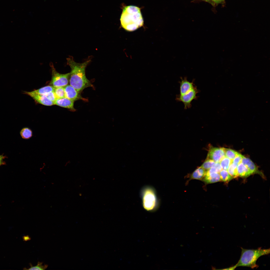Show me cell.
<instances>
[{
	"instance_id": "cell-16",
	"label": "cell",
	"mask_w": 270,
	"mask_h": 270,
	"mask_svg": "<svg viewBox=\"0 0 270 270\" xmlns=\"http://www.w3.org/2000/svg\"><path fill=\"white\" fill-rule=\"evenodd\" d=\"M54 88L52 86H48L43 87L30 92L33 94L45 95L48 93L53 91Z\"/></svg>"
},
{
	"instance_id": "cell-31",
	"label": "cell",
	"mask_w": 270,
	"mask_h": 270,
	"mask_svg": "<svg viewBox=\"0 0 270 270\" xmlns=\"http://www.w3.org/2000/svg\"><path fill=\"white\" fill-rule=\"evenodd\" d=\"M201 0L204 1L205 2H206L209 3H210L211 4H212V2H211V0H194L195 1V0Z\"/></svg>"
},
{
	"instance_id": "cell-32",
	"label": "cell",
	"mask_w": 270,
	"mask_h": 270,
	"mask_svg": "<svg viewBox=\"0 0 270 270\" xmlns=\"http://www.w3.org/2000/svg\"></svg>"
},
{
	"instance_id": "cell-22",
	"label": "cell",
	"mask_w": 270,
	"mask_h": 270,
	"mask_svg": "<svg viewBox=\"0 0 270 270\" xmlns=\"http://www.w3.org/2000/svg\"><path fill=\"white\" fill-rule=\"evenodd\" d=\"M232 161V160L225 156L221 160L220 163L222 169L227 170Z\"/></svg>"
},
{
	"instance_id": "cell-11",
	"label": "cell",
	"mask_w": 270,
	"mask_h": 270,
	"mask_svg": "<svg viewBox=\"0 0 270 270\" xmlns=\"http://www.w3.org/2000/svg\"><path fill=\"white\" fill-rule=\"evenodd\" d=\"M74 101L65 97L62 98L57 99L54 102V104L68 109L74 112L76 110L74 107Z\"/></svg>"
},
{
	"instance_id": "cell-5",
	"label": "cell",
	"mask_w": 270,
	"mask_h": 270,
	"mask_svg": "<svg viewBox=\"0 0 270 270\" xmlns=\"http://www.w3.org/2000/svg\"><path fill=\"white\" fill-rule=\"evenodd\" d=\"M52 72V78L50 84L54 88L64 87L68 84L70 72L61 74L56 70L53 64L50 63Z\"/></svg>"
},
{
	"instance_id": "cell-19",
	"label": "cell",
	"mask_w": 270,
	"mask_h": 270,
	"mask_svg": "<svg viewBox=\"0 0 270 270\" xmlns=\"http://www.w3.org/2000/svg\"><path fill=\"white\" fill-rule=\"evenodd\" d=\"M219 174L221 180L224 182H228L232 178L227 170H222L219 172Z\"/></svg>"
},
{
	"instance_id": "cell-18",
	"label": "cell",
	"mask_w": 270,
	"mask_h": 270,
	"mask_svg": "<svg viewBox=\"0 0 270 270\" xmlns=\"http://www.w3.org/2000/svg\"><path fill=\"white\" fill-rule=\"evenodd\" d=\"M237 165L232 162L227 170L232 178H236L238 176L237 170Z\"/></svg>"
},
{
	"instance_id": "cell-25",
	"label": "cell",
	"mask_w": 270,
	"mask_h": 270,
	"mask_svg": "<svg viewBox=\"0 0 270 270\" xmlns=\"http://www.w3.org/2000/svg\"><path fill=\"white\" fill-rule=\"evenodd\" d=\"M30 267L28 269H26L27 270H45L46 269L48 266L47 264H43V263L41 262H38L37 265L33 266L31 263L30 264Z\"/></svg>"
},
{
	"instance_id": "cell-28",
	"label": "cell",
	"mask_w": 270,
	"mask_h": 270,
	"mask_svg": "<svg viewBox=\"0 0 270 270\" xmlns=\"http://www.w3.org/2000/svg\"><path fill=\"white\" fill-rule=\"evenodd\" d=\"M212 4L213 6L220 4H224L225 0H211Z\"/></svg>"
},
{
	"instance_id": "cell-9",
	"label": "cell",
	"mask_w": 270,
	"mask_h": 270,
	"mask_svg": "<svg viewBox=\"0 0 270 270\" xmlns=\"http://www.w3.org/2000/svg\"><path fill=\"white\" fill-rule=\"evenodd\" d=\"M24 94L31 97L36 102L44 105L50 106L54 105L53 102L50 100L45 95L36 94L30 92L24 91Z\"/></svg>"
},
{
	"instance_id": "cell-12",
	"label": "cell",
	"mask_w": 270,
	"mask_h": 270,
	"mask_svg": "<svg viewBox=\"0 0 270 270\" xmlns=\"http://www.w3.org/2000/svg\"><path fill=\"white\" fill-rule=\"evenodd\" d=\"M202 180L206 184L214 183L221 180L219 173H209L206 172V175Z\"/></svg>"
},
{
	"instance_id": "cell-3",
	"label": "cell",
	"mask_w": 270,
	"mask_h": 270,
	"mask_svg": "<svg viewBox=\"0 0 270 270\" xmlns=\"http://www.w3.org/2000/svg\"><path fill=\"white\" fill-rule=\"evenodd\" d=\"M241 255L238 263L234 266L235 268L238 266H246L252 269L257 268L256 261L260 257L270 253V248L264 249L261 248L256 249H247L241 247Z\"/></svg>"
},
{
	"instance_id": "cell-21",
	"label": "cell",
	"mask_w": 270,
	"mask_h": 270,
	"mask_svg": "<svg viewBox=\"0 0 270 270\" xmlns=\"http://www.w3.org/2000/svg\"><path fill=\"white\" fill-rule=\"evenodd\" d=\"M225 156L232 161L238 152L229 148H224Z\"/></svg>"
},
{
	"instance_id": "cell-20",
	"label": "cell",
	"mask_w": 270,
	"mask_h": 270,
	"mask_svg": "<svg viewBox=\"0 0 270 270\" xmlns=\"http://www.w3.org/2000/svg\"><path fill=\"white\" fill-rule=\"evenodd\" d=\"M54 92L56 99L65 97L64 87H60L54 88Z\"/></svg>"
},
{
	"instance_id": "cell-8",
	"label": "cell",
	"mask_w": 270,
	"mask_h": 270,
	"mask_svg": "<svg viewBox=\"0 0 270 270\" xmlns=\"http://www.w3.org/2000/svg\"><path fill=\"white\" fill-rule=\"evenodd\" d=\"M64 88L65 97L74 102L79 100L86 101V100L82 97L80 93L78 92L73 87L70 85H67Z\"/></svg>"
},
{
	"instance_id": "cell-29",
	"label": "cell",
	"mask_w": 270,
	"mask_h": 270,
	"mask_svg": "<svg viewBox=\"0 0 270 270\" xmlns=\"http://www.w3.org/2000/svg\"><path fill=\"white\" fill-rule=\"evenodd\" d=\"M23 240L25 241H27L30 240L31 239L28 236H24L23 237Z\"/></svg>"
},
{
	"instance_id": "cell-10",
	"label": "cell",
	"mask_w": 270,
	"mask_h": 270,
	"mask_svg": "<svg viewBox=\"0 0 270 270\" xmlns=\"http://www.w3.org/2000/svg\"><path fill=\"white\" fill-rule=\"evenodd\" d=\"M194 82L188 81L186 78H182L180 82V94H185L193 89L195 87Z\"/></svg>"
},
{
	"instance_id": "cell-23",
	"label": "cell",
	"mask_w": 270,
	"mask_h": 270,
	"mask_svg": "<svg viewBox=\"0 0 270 270\" xmlns=\"http://www.w3.org/2000/svg\"><path fill=\"white\" fill-rule=\"evenodd\" d=\"M222 170V168L219 162H216L213 166L210 169L206 171L208 173H218Z\"/></svg>"
},
{
	"instance_id": "cell-24",
	"label": "cell",
	"mask_w": 270,
	"mask_h": 270,
	"mask_svg": "<svg viewBox=\"0 0 270 270\" xmlns=\"http://www.w3.org/2000/svg\"><path fill=\"white\" fill-rule=\"evenodd\" d=\"M215 163L213 160L206 158L201 166L205 170L207 171L212 167Z\"/></svg>"
},
{
	"instance_id": "cell-7",
	"label": "cell",
	"mask_w": 270,
	"mask_h": 270,
	"mask_svg": "<svg viewBox=\"0 0 270 270\" xmlns=\"http://www.w3.org/2000/svg\"><path fill=\"white\" fill-rule=\"evenodd\" d=\"M224 156V148L211 147L209 150L206 158L210 159L215 162H220Z\"/></svg>"
},
{
	"instance_id": "cell-17",
	"label": "cell",
	"mask_w": 270,
	"mask_h": 270,
	"mask_svg": "<svg viewBox=\"0 0 270 270\" xmlns=\"http://www.w3.org/2000/svg\"><path fill=\"white\" fill-rule=\"evenodd\" d=\"M20 134L22 138L25 139H29L33 136L32 131L27 127L22 128L20 131Z\"/></svg>"
},
{
	"instance_id": "cell-14",
	"label": "cell",
	"mask_w": 270,
	"mask_h": 270,
	"mask_svg": "<svg viewBox=\"0 0 270 270\" xmlns=\"http://www.w3.org/2000/svg\"><path fill=\"white\" fill-rule=\"evenodd\" d=\"M241 162L248 168L252 174L258 172V169L257 167L249 158H246L243 156Z\"/></svg>"
},
{
	"instance_id": "cell-26",
	"label": "cell",
	"mask_w": 270,
	"mask_h": 270,
	"mask_svg": "<svg viewBox=\"0 0 270 270\" xmlns=\"http://www.w3.org/2000/svg\"><path fill=\"white\" fill-rule=\"evenodd\" d=\"M243 156L238 152L234 158L232 160V162L237 165L242 162Z\"/></svg>"
},
{
	"instance_id": "cell-4",
	"label": "cell",
	"mask_w": 270,
	"mask_h": 270,
	"mask_svg": "<svg viewBox=\"0 0 270 270\" xmlns=\"http://www.w3.org/2000/svg\"><path fill=\"white\" fill-rule=\"evenodd\" d=\"M142 204L146 210L152 211L156 210L158 202L156 192L154 189L150 187L144 188L142 192Z\"/></svg>"
},
{
	"instance_id": "cell-15",
	"label": "cell",
	"mask_w": 270,
	"mask_h": 270,
	"mask_svg": "<svg viewBox=\"0 0 270 270\" xmlns=\"http://www.w3.org/2000/svg\"><path fill=\"white\" fill-rule=\"evenodd\" d=\"M237 170L238 176L242 177H246L252 174L248 168L242 162L237 166Z\"/></svg>"
},
{
	"instance_id": "cell-2",
	"label": "cell",
	"mask_w": 270,
	"mask_h": 270,
	"mask_svg": "<svg viewBox=\"0 0 270 270\" xmlns=\"http://www.w3.org/2000/svg\"><path fill=\"white\" fill-rule=\"evenodd\" d=\"M120 20L122 28L129 32L134 31L144 24L140 9L132 5L126 6L124 8Z\"/></svg>"
},
{
	"instance_id": "cell-13",
	"label": "cell",
	"mask_w": 270,
	"mask_h": 270,
	"mask_svg": "<svg viewBox=\"0 0 270 270\" xmlns=\"http://www.w3.org/2000/svg\"><path fill=\"white\" fill-rule=\"evenodd\" d=\"M206 171L201 166L196 169L191 174L190 178L201 180L205 176Z\"/></svg>"
},
{
	"instance_id": "cell-27",
	"label": "cell",
	"mask_w": 270,
	"mask_h": 270,
	"mask_svg": "<svg viewBox=\"0 0 270 270\" xmlns=\"http://www.w3.org/2000/svg\"><path fill=\"white\" fill-rule=\"evenodd\" d=\"M45 96H46L49 100L53 102L54 103L57 99L54 91L48 93Z\"/></svg>"
},
{
	"instance_id": "cell-1",
	"label": "cell",
	"mask_w": 270,
	"mask_h": 270,
	"mask_svg": "<svg viewBox=\"0 0 270 270\" xmlns=\"http://www.w3.org/2000/svg\"><path fill=\"white\" fill-rule=\"evenodd\" d=\"M67 64L70 67L69 82L70 85L78 92L81 93L85 88L92 86L90 81L86 78L85 69L90 61L88 60L82 63H78L72 56L66 58Z\"/></svg>"
},
{
	"instance_id": "cell-6",
	"label": "cell",
	"mask_w": 270,
	"mask_h": 270,
	"mask_svg": "<svg viewBox=\"0 0 270 270\" xmlns=\"http://www.w3.org/2000/svg\"><path fill=\"white\" fill-rule=\"evenodd\" d=\"M198 92V90L195 86L193 89L185 94L178 95L176 96V100L178 101L183 103L185 109L190 108L192 106L191 103L192 101L198 98L197 94Z\"/></svg>"
},
{
	"instance_id": "cell-30",
	"label": "cell",
	"mask_w": 270,
	"mask_h": 270,
	"mask_svg": "<svg viewBox=\"0 0 270 270\" xmlns=\"http://www.w3.org/2000/svg\"><path fill=\"white\" fill-rule=\"evenodd\" d=\"M4 157L2 155H0V165L2 164V160Z\"/></svg>"
}]
</instances>
